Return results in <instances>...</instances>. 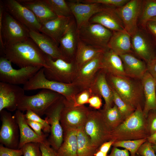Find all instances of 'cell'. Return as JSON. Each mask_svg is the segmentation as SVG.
<instances>
[{
    "label": "cell",
    "instance_id": "9c48e42d",
    "mask_svg": "<svg viewBox=\"0 0 156 156\" xmlns=\"http://www.w3.org/2000/svg\"><path fill=\"white\" fill-rule=\"evenodd\" d=\"M60 122L63 131L84 127L90 109L84 105L75 106L72 100L64 99Z\"/></svg>",
    "mask_w": 156,
    "mask_h": 156
},
{
    "label": "cell",
    "instance_id": "681fc988",
    "mask_svg": "<svg viewBox=\"0 0 156 156\" xmlns=\"http://www.w3.org/2000/svg\"><path fill=\"white\" fill-rule=\"evenodd\" d=\"M145 30L151 34L156 42V22L150 20L146 23Z\"/></svg>",
    "mask_w": 156,
    "mask_h": 156
},
{
    "label": "cell",
    "instance_id": "ba28073f",
    "mask_svg": "<svg viewBox=\"0 0 156 156\" xmlns=\"http://www.w3.org/2000/svg\"><path fill=\"white\" fill-rule=\"evenodd\" d=\"M93 146L97 150L109 140L111 130L99 110H90L84 127Z\"/></svg>",
    "mask_w": 156,
    "mask_h": 156
},
{
    "label": "cell",
    "instance_id": "ab89813d",
    "mask_svg": "<svg viewBox=\"0 0 156 156\" xmlns=\"http://www.w3.org/2000/svg\"><path fill=\"white\" fill-rule=\"evenodd\" d=\"M26 111L24 114L26 119L41 124L44 127L43 132L45 133H50V126L45 120L42 119L40 116L31 110H27Z\"/></svg>",
    "mask_w": 156,
    "mask_h": 156
},
{
    "label": "cell",
    "instance_id": "5bb4252c",
    "mask_svg": "<svg viewBox=\"0 0 156 156\" xmlns=\"http://www.w3.org/2000/svg\"><path fill=\"white\" fill-rule=\"evenodd\" d=\"M2 1L4 10L13 17L29 30L40 32L41 25L29 9L18 0H4Z\"/></svg>",
    "mask_w": 156,
    "mask_h": 156
},
{
    "label": "cell",
    "instance_id": "f1b7e54d",
    "mask_svg": "<svg viewBox=\"0 0 156 156\" xmlns=\"http://www.w3.org/2000/svg\"><path fill=\"white\" fill-rule=\"evenodd\" d=\"M29 9L42 25L57 16L43 0H18Z\"/></svg>",
    "mask_w": 156,
    "mask_h": 156
},
{
    "label": "cell",
    "instance_id": "60d3db41",
    "mask_svg": "<svg viewBox=\"0 0 156 156\" xmlns=\"http://www.w3.org/2000/svg\"><path fill=\"white\" fill-rule=\"evenodd\" d=\"M129 0H80L81 2L85 3H96L100 4L103 5L117 8L124 5Z\"/></svg>",
    "mask_w": 156,
    "mask_h": 156
},
{
    "label": "cell",
    "instance_id": "8d00e7d4",
    "mask_svg": "<svg viewBox=\"0 0 156 156\" xmlns=\"http://www.w3.org/2000/svg\"><path fill=\"white\" fill-rule=\"evenodd\" d=\"M147 140V138H144L136 140L118 141L114 142L112 146L116 147L124 148L129 151L131 156H135L140 146Z\"/></svg>",
    "mask_w": 156,
    "mask_h": 156
},
{
    "label": "cell",
    "instance_id": "52a82bcc",
    "mask_svg": "<svg viewBox=\"0 0 156 156\" xmlns=\"http://www.w3.org/2000/svg\"><path fill=\"white\" fill-rule=\"evenodd\" d=\"M49 68L43 67L44 73L48 79L65 83H71L78 68L75 59L67 61L61 59H53L45 54Z\"/></svg>",
    "mask_w": 156,
    "mask_h": 156
},
{
    "label": "cell",
    "instance_id": "30bf717a",
    "mask_svg": "<svg viewBox=\"0 0 156 156\" xmlns=\"http://www.w3.org/2000/svg\"><path fill=\"white\" fill-rule=\"evenodd\" d=\"M77 30L79 39L84 43L95 47L108 49L112 31L99 24L90 22Z\"/></svg>",
    "mask_w": 156,
    "mask_h": 156
},
{
    "label": "cell",
    "instance_id": "1f68e13d",
    "mask_svg": "<svg viewBox=\"0 0 156 156\" xmlns=\"http://www.w3.org/2000/svg\"><path fill=\"white\" fill-rule=\"evenodd\" d=\"M77 130L63 131V139L61 146L57 151L58 156H78Z\"/></svg>",
    "mask_w": 156,
    "mask_h": 156
},
{
    "label": "cell",
    "instance_id": "d590c367",
    "mask_svg": "<svg viewBox=\"0 0 156 156\" xmlns=\"http://www.w3.org/2000/svg\"><path fill=\"white\" fill-rule=\"evenodd\" d=\"M57 16L71 17L72 13L67 3L64 0H43Z\"/></svg>",
    "mask_w": 156,
    "mask_h": 156
},
{
    "label": "cell",
    "instance_id": "d6986e66",
    "mask_svg": "<svg viewBox=\"0 0 156 156\" xmlns=\"http://www.w3.org/2000/svg\"><path fill=\"white\" fill-rule=\"evenodd\" d=\"M24 91L18 85L0 82V112L4 109L16 111L19 101L25 95Z\"/></svg>",
    "mask_w": 156,
    "mask_h": 156
},
{
    "label": "cell",
    "instance_id": "b9f144b4",
    "mask_svg": "<svg viewBox=\"0 0 156 156\" xmlns=\"http://www.w3.org/2000/svg\"><path fill=\"white\" fill-rule=\"evenodd\" d=\"M92 94L90 88L86 89L77 93L74 97V105L80 106L88 103V100Z\"/></svg>",
    "mask_w": 156,
    "mask_h": 156
},
{
    "label": "cell",
    "instance_id": "d6a6232c",
    "mask_svg": "<svg viewBox=\"0 0 156 156\" xmlns=\"http://www.w3.org/2000/svg\"><path fill=\"white\" fill-rule=\"evenodd\" d=\"M84 127L77 130V156H94L97 149L92 145Z\"/></svg>",
    "mask_w": 156,
    "mask_h": 156
},
{
    "label": "cell",
    "instance_id": "484cf974",
    "mask_svg": "<svg viewBox=\"0 0 156 156\" xmlns=\"http://www.w3.org/2000/svg\"><path fill=\"white\" fill-rule=\"evenodd\" d=\"M119 55L122 62L126 76L135 79L141 80L147 71L146 64L132 53Z\"/></svg>",
    "mask_w": 156,
    "mask_h": 156
},
{
    "label": "cell",
    "instance_id": "f35d334b",
    "mask_svg": "<svg viewBox=\"0 0 156 156\" xmlns=\"http://www.w3.org/2000/svg\"><path fill=\"white\" fill-rule=\"evenodd\" d=\"M23 156H42L40 148V143L30 142L27 143L21 148Z\"/></svg>",
    "mask_w": 156,
    "mask_h": 156
},
{
    "label": "cell",
    "instance_id": "8992f818",
    "mask_svg": "<svg viewBox=\"0 0 156 156\" xmlns=\"http://www.w3.org/2000/svg\"><path fill=\"white\" fill-rule=\"evenodd\" d=\"M62 96L57 92L43 89L34 95H24L18 103L17 109L23 112L30 110L41 117L45 115L47 110Z\"/></svg>",
    "mask_w": 156,
    "mask_h": 156
},
{
    "label": "cell",
    "instance_id": "ffe728a7",
    "mask_svg": "<svg viewBox=\"0 0 156 156\" xmlns=\"http://www.w3.org/2000/svg\"><path fill=\"white\" fill-rule=\"evenodd\" d=\"M78 40L76 24L73 16L59 41V48L63 55L68 61L75 59Z\"/></svg>",
    "mask_w": 156,
    "mask_h": 156
},
{
    "label": "cell",
    "instance_id": "7c38bea8",
    "mask_svg": "<svg viewBox=\"0 0 156 156\" xmlns=\"http://www.w3.org/2000/svg\"><path fill=\"white\" fill-rule=\"evenodd\" d=\"M64 97L62 96L46 111L45 120L51 127L47 140L51 146L57 151L63 139V131L60 122V115L64 106Z\"/></svg>",
    "mask_w": 156,
    "mask_h": 156
},
{
    "label": "cell",
    "instance_id": "6da1fadb",
    "mask_svg": "<svg viewBox=\"0 0 156 156\" xmlns=\"http://www.w3.org/2000/svg\"><path fill=\"white\" fill-rule=\"evenodd\" d=\"M1 56L20 68L34 66L49 68L45 54L30 38L27 40L4 46L0 49Z\"/></svg>",
    "mask_w": 156,
    "mask_h": 156
},
{
    "label": "cell",
    "instance_id": "680465c9",
    "mask_svg": "<svg viewBox=\"0 0 156 156\" xmlns=\"http://www.w3.org/2000/svg\"><path fill=\"white\" fill-rule=\"evenodd\" d=\"M135 156H141L136 153Z\"/></svg>",
    "mask_w": 156,
    "mask_h": 156
},
{
    "label": "cell",
    "instance_id": "d4e9b609",
    "mask_svg": "<svg viewBox=\"0 0 156 156\" xmlns=\"http://www.w3.org/2000/svg\"><path fill=\"white\" fill-rule=\"evenodd\" d=\"M140 80L144 99L143 112L147 118L150 110H156V81L148 71Z\"/></svg>",
    "mask_w": 156,
    "mask_h": 156
},
{
    "label": "cell",
    "instance_id": "91938a15",
    "mask_svg": "<svg viewBox=\"0 0 156 156\" xmlns=\"http://www.w3.org/2000/svg\"><path fill=\"white\" fill-rule=\"evenodd\" d=\"M155 57L156 58V49L155 51Z\"/></svg>",
    "mask_w": 156,
    "mask_h": 156
},
{
    "label": "cell",
    "instance_id": "7402d4cb",
    "mask_svg": "<svg viewBox=\"0 0 156 156\" xmlns=\"http://www.w3.org/2000/svg\"><path fill=\"white\" fill-rule=\"evenodd\" d=\"M29 38L44 54L54 60L61 59L69 61L63 55L57 44L48 36L31 30H29Z\"/></svg>",
    "mask_w": 156,
    "mask_h": 156
},
{
    "label": "cell",
    "instance_id": "c3c4849f",
    "mask_svg": "<svg viewBox=\"0 0 156 156\" xmlns=\"http://www.w3.org/2000/svg\"><path fill=\"white\" fill-rule=\"evenodd\" d=\"M26 121L30 127L38 135L42 137L48 135V133H44L42 132V130L43 131L44 129V127L41 124L27 119Z\"/></svg>",
    "mask_w": 156,
    "mask_h": 156
},
{
    "label": "cell",
    "instance_id": "603a6c76",
    "mask_svg": "<svg viewBox=\"0 0 156 156\" xmlns=\"http://www.w3.org/2000/svg\"><path fill=\"white\" fill-rule=\"evenodd\" d=\"M90 88L92 94H99L104 99L103 109H107L114 105L113 93L107 80L105 72L101 69L97 73Z\"/></svg>",
    "mask_w": 156,
    "mask_h": 156
},
{
    "label": "cell",
    "instance_id": "4316f807",
    "mask_svg": "<svg viewBox=\"0 0 156 156\" xmlns=\"http://www.w3.org/2000/svg\"><path fill=\"white\" fill-rule=\"evenodd\" d=\"M73 16H57L41 25L40 32L51 38L59 46V39Z\"/></svg>",
    "mask_w": 156,
    "mask_h": 156
},
{
    "label": "cell",
    "instance_id": "f907efd6",
    "mask_svg": "<svg viewBox=\"0 0 156 156\" xmlns=\"http://www.w3.org/2000/svg\"><path fill=\"white\" fill-rule=\"evenodd\" d=\"M147 71L156 81V58L146 63Z\"/></svg>",
    "mask_w": 156,
    "mask_h": 156
},
{
    "label": "cell",
    "instance_id": "f546056e",
    "mask_svg": "<svg viewBox=\"0 0 156 156\" xmlns=\"http://www.w3.org/2000/svg\"><path fill=\"white\" fill-rule=\"evenodd\" d=\"M102 69L106 74L114 75L126 76L122 60L119 55L108 49L103 53Z\"/></svg>",
    "mask_w": 156,
    "mask_h": 156
},
{
    "label": "cell",
    "instance_id": "4dcf8cb0",
    "mask_svg": "<svg viewBox=\"0 0 156 156\" xmlns=\"http://www.w3.org/2000/svg\"><path fill=\"white\" fill-rule=\"evenodd\" d=\"M95 47L78 40L75 57V60L78 69L84 64L106 50Z\"/></svg>",
    "mask_w": 156,
    "mask_h": 156
},
{
    "label": "cell",
    "instance_id": "5b68a950",
    "mask_svg": "<svg viewBox=\"0 0 156 156\" xmlns=\"http://www.w3.org/2000/svg\"><path fill=\"white\" fill-rule=\"evenodd\" d=\"M25 90L38 89L49 90L57 92L66 99L74 101L75 96L80 92L73 83H65L50 80L45 77L44 68H41L26 83L23 85Z\"/></svg>",
    "mask_w": 156,
    "mask_h": 156
},
{
    "label": "cell",
    "instance_id": "9f6ffc18",
    "mask_svg": "<svg viewBox=\"0 0 156 156\" xmlns=\"http://www.w3.org/2000/svg\"><path fill=\"white\" fill-rule=\"evenodd\" d=\"M152 147L154 151L156 152V143L152 144Z\"/></svg>",
    "mask_w": 156,
    "mask_h": 156
},
{
    "label": "cell",
    "instance_id": "74e56055",
    "mask_svg": "<svg viewBox=\"0 0 156 156\" xmlns=\"http://www.w3.org/2000/svg\"><path fill=\"white\" fill-rule=\"evenodd\" d=\"M111 88L113 93L114 104L117 106L125 120L134 112L135 109L127 104L113 89Z\"/></svg>",
    "mask_w": 156,
    "mask_h": 156
},
{
    "label": "cell",
    "instance_id": "2e32d148",
    "mask_svg": "<svg viewBox=\"0 0 156 156\" xmlns=\"http://www.w3.org/2000/svg\"><path fill=\"white\" fill-rule=\"evenodd\" d=\"M142 0H130L124 5L115 8L126 31L131 36L138 30V23Z\"/></svg>",
    "mask_w": 156,
    "mask_h": 156
},
{
    "label": "cell",
    "instance_id": "f6af8a7d",
    "mask_svg": "<svg viewBox=\"0 0 156 156\" xmlns=\"http://www.w3.org/2000/svg\"><path fill=\"white\" fill-rule=\"evenodd\" d=\"M40 148L42 156H58L57 151L51 146L47 139L40 143Z\"/></svg>",
    "mask_w": 156,
    "mask_h": 156
},
{
    "label": "cell",
    "instance_id": "db71d44e",
    "mask_svg": "<svg viewBox=\"0 0 156 156\" xmlns=\"http://www.w3.org/2000/svg\"><path fill=\"white\" fill-rule=\"evenodd\" d=\"M147 139L148 141L152 144L156 143V131L149 135Z\"/></svg>",
    "mask_w": 156,
    "mask_h": 156
},
{
    "label": "cell",
    "instance_id": "ee69618b",
    "mask_svg": "<svg viewBox=\"0 0 156 156\" xmlns=\"http://www.w3.org/2000/svg\"><path fill=\"white\" fill-rule=\"evenodd\" d=\"M146 119L147 129L150 135L156 131V110H150Z\"/></svg>",
    "mask_w": 156,
    "mask_h": 156
},
{
    "label": "cell",
    "instance_id": "94428289",
    "mask_svg": "<svg viewBox=\"0 0 156 156\" xmlns=\"http://www.w3.org/2000/svg\"></svg>",
    "mask_w": 156,
    "mask_h": 156
},
{
    "label": "cell",
    "instance_id": "e0dca14e",
    "mask_svg": "<svg viewBox=\"0 0 156 156\" xmlns=\"http://www.w3.org/2000/svg\"><path fill=\"white\" fill-rule=\"evenodd\" d=\"M74 17L77 30L89 22L91 17L100 12L103 6L96 3H85L80 0L67 1Z\"/></svg>",
    "mask_w": 156,
    "mask_h": 156
},
{
    "label": "cell",
    "instance_id": "7dc6e473",
    "mask_svg": "<svg viewBox=\"0 0 156 156\" xmlns=\"http://www.w3.org/2000/svg\"><path fill=\"white\" fill-rule=\"evenodd\" d=\"M102 97L100 95L95 94H92L89 99L88 103L89 106L93 108L94 110L101 109L102 105Z\"/></svg>",
    "mask_w": 156,
    "mask_h": 156
},
{
    "label": "cell",
    "instance_id": "cb8c5ba5",
    "mask_svg": "<svg viewBox=\"0 0 156 156\" xmlns=\"http://www.w3.org/2000/svg\"><path fill=\"white\" fill-rule=\"evenodd\" d=\"M18 125L20 139L18 149L25 144L30 142L40 143L47 139V135L40 136L38 135L27 123L23 112L16 110L13 116Z\"/></svg>",
    "mask_w": 156,
    "mask_h": 156
},
{
    "label": "cell",
    "instance_id": "6f0895ef",
    "mask_svg": "<svg viewBox=\"0 0 156 156\" xmlns=\"http://www.w3.org/2000/svg\"><path fill=\"white\" fill-rule=\"evenodd\" d=\"M150 20H152L156 22V17H154L152 19H151Z\"/></svg>",
    "mask_w": 156,
    "mask_h": 156
},
{
    "label": "cell",
    "instance_id": "836d02e7",
    "mask_svg": "<svg viewBox=\"0 0 156 156\" xmlns=\"http://www.w3.org/2000/svg\"><path fill=\"white\" fill-rule=\"evenodd\" d=\"M156 17V0H142L138 25L145 29L146 23Z\"/></svg>",
    "mask_w": 156,
    "mask_h": 156
},
{
    "label": "cell",
    "instance_id": "4fadbf2b",
    "mask_svg": "<svg viewBox=\"0 0 156 156\" xmlns=\"http://www.w3.org/2000/svg\"><path fill=\"white\" fill-rule=\"evenodd\" d=\"M2 125L0 130V142L5 147L18 149L20 133L18 125L13 116L3 109L0 112Z\"/></svg>",
    "mask_w": 156,
    "mask_h": 156
},
{
    "label": "cell",
    "instance_id": "11a10c76",
    "mask_svg": "<svg viewBox=\"0 0 156 156\" xmlns=\"http://www.w3.org/2000/svg\"><path fill=\"white\" fill-rule=\"evenodd\" d=\"M107 154L103 153L99 150H97L94 154V156H107Z\"/></svg>",
    "mask_w": 156,
    "mask_h": 156
},
{
    "label": "cell",
    "instance_id": "44dd1931",
    "mask_svg": "<svg viewBox=\"0 0 156 156\" xmlns=\"http://www.w3.org/2000/svg\"><path fill=\"white\" fill-rule=\"evenodd\" d=\"M89 22L99 24L112 31L125 30L122 22L114 8L103 6L101 11L91 17Z\"/></svg>",
    "mask_w": 156,
    "mask_h": 156
},
{
    "label": "cell",
    "instance_id": "bcb514c9",
    "mask_svg": "<svg viewBox=\"0 0 156 156\" xmlns=\"http://www.w3.org/2000/svg\"><path fill=\"white\" fill-rule=\"evenodd\" d=\"M22 149H14L0 145V156H21L23 155Z\"/></svg>",
    "mask_w": 156,
    "mask_h": 156
},
{
    "label": "cell",
    "instance_id": "83f0119b",
    "mask_svg": "<svg viewBox=\"0 0 156 156\" xmlns=\"http://www.w3.org/2000/svg\"><path fill=\"white\" fill-rule=\"evenodd\" d=\"M107 47L118 55L133 52L131 36L125 30L113 31Z\"/></svg>",
    "mask_w": 156,
    "mask_h": 156
},
{
    "label": "cell",
    "instance_id": "9a60e30c",
    "mask_svg": "<svg viewBox=\"0 0 156 156\" xmlns=\"http://www.w3.org/2000/svg\"><path fill=\"white\" fill-rule=\"evenodd\" d=\"M104 53L88 61L78 69L72 83L81 91L90 88L97 73L102 69Z\"/></svg>",
    "mask_w": 156,
    "mask_h": 156
},
{
    "label": "cell",
    "instance_id": "7bdbcfd3",
    "mask_svg": "<svg viewBox=\"0 0 156 156\" xmlns=\"http://www.w3.org/2000/svg\"><path fill=\"white\" fill-rule=\"evenodd\" d=\"M136 153L141 156H156L152 143L147 140L140 146Z\"/></svg>",
    "mask_w": 156,
    "mask_h": 156
},
{
    "label": "cell",
    "instance_id": "3957f363",
    "mask_svg": "<svg viewBox=\"0 0 156 156\" xmlns=\"http://www.w3.org/2000/svg\"><path fill=\"white\" fill-rule=\"evenodd\" d=\"M106 77L110 87L125 102L135 109L139 105L143 109L144 99L141 83L126 76L106 74Z\"/></svg>",
    "mask_w": 156,
    "mask_h": 156
},
{
    "label": "cell",
    "instance_id": "8fae6325",
    "mask_svg": "<svg viewBox=\"0 0 156 156\" xmlns=\"http://www.w3.org/2000/svg\"><path fill=\"white\" fill-rule=\"evenodd\" d=\"M4 57H0V82L18 85L26 83L41 68L28 66L15 69Z\"/></svg>",
    "mask_w": 156,
    "mask_h": 156
},
{
    "label": "cell",
    "instance_id": "277c9868",
    "mask_svg": "<svg viewBox=\"0 0 156 156\" xmlns=\"http://www.w3.org/2000/svg\"><path fill=\"white\" fill-rule=\"evenodd\" d=\"M29 29L5 11L0 1V49L25 41L29 38Z\"/></svg>",
    "mask_w": 156,
    "mask_h": 156
},
{
    "label": "cell",
    "instance_id": "e575fe53",
    "mask_svg": "<svg viewBox=\"0 0 156 156\" xmlns=\"http://www.w3.org/2000/svg\"><path fill=\"white\" fill-rule=\"evenodd\" d=\"M99 110L111 131L116 128L125 120L115 104L109 108H103Z\"/></svg>",
    "mask_w": 156,
    "mask_h": 156
},
{
    "label": "cell",
    "instance_id": "816d5d0a",
    "mask_svg": "<svg viewBox=\"0 0 156 156\" xmlns=\"http://www.w3.org/2000/svg\"><path fill=\"white\" fill-rule=\"evenodd\" d=\"M107 156H130L129 151L126 149H120L113 146L110 153Z\"/></svg>",
    "mask_w": 156,
    "mask_h": 156
},
{
    "label": "cell",
    "instance_id": "f5cc1de1",
    "mask_svg": "<svg viewBox=\"0 0 156 156\" xmlns=\"http://www.w3.org/2000/svg\"><path fill=\"white\" fill-rule=\"evenodd\" d=\"M114 141L112 140H110L106 142L103 143L99 148V150L102 152L107 154L111 146H112Z\"/></svg>",
    "mask_w": 156,
    "mask_h": 156
},
{
    "label": "cell",
    "instance_id": "7a4b0ae2",
    "mask_svg": "<svg viewBox=\"0 0 156 156\" xmlns=\"http://www.w3.org/2000/svg\"><path fill=\"white\" fill-rule=\"evenodd\" d=\"M143 109L142 106L139 105L130 116L111 131L109 140L114 142L147 138L150 135L147 118L144 116Z\"/></svg>",
    "mask_w": 156,
    "mask_h": 156
},
{
    "label": "cell",
    "instance_id": "ac0fdd59",
    "mask_svg": "<svg viewBox=\"0 0 156 156\" xmlns=\"http://www.w3.org/2000/svg\"><path fill=\"white\" fill-rule=\"evenodd\" d=\"M131 40L133 52L146 63L155 57L152 41L145 29L139 28Z\"/></svg>",
    "mask_w": 156,
    "mask_h": 156
}]
</instances>
